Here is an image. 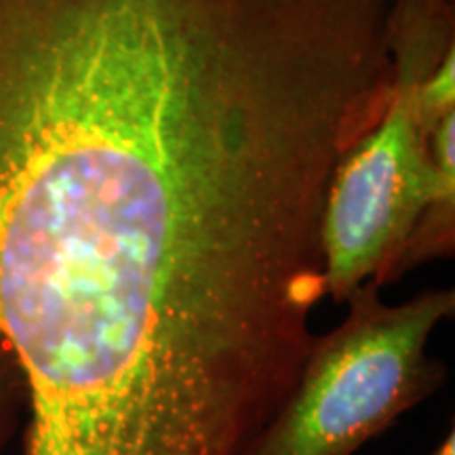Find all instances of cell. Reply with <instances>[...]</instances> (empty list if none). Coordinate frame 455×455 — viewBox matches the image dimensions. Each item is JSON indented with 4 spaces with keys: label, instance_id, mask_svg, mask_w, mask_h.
I'll return each instance as SVG.
<instances>
[{
    "label": "cell",
    "instance_id": "obj_1",
    "mask_svg": "<svg viewBox=\"0 0 455 455\" xmlns=\"http://www.w3.org/2000/svg\"><path fill=\"white\" fill-rule=\"evenodd\" d=\"M455 44V0H390L392 83L378 124L341 158L321 218L325 298L392 283L415 221L455 181V114L430 131L419 87Z\"/></svg>",
    "mask_w": 455,
    "mask_h": 455
},
{
    "label": "cell",
    "instance_id": "obj_4",
    "mask_svg": "<svg viewBox=\"0 0 455 455\" xmlns=\"http://www.w3.org/2000/svg\"><path fill=\"white\" fill-rule=\"evenodd\" d=\"M21 409H26L24 379L13 355L0 341V455H4L13 439Z\"/></svg>",
    "mask_w": 455,
    "mask_h": 455
},
{
    "label": "cell",
    "instance_id": "obj_5",
    "mask_svg": "<svg viewBox=\"0 0 455 455\" xmlns=\"http://www.w3.org/2000/svg\"><path fill=\"white\" fill-rule=\"evenodd\" d=\"M435 455H455V432L449 430L445 441L441 443V447L436 449Z\"/></svg>",
    "mask_w": 455,
    "mask_h": 455
},
{
    "label": "cell",
    "instance_id": "obj_3",
    "mask_svg": "<svg viewBox=\"0 0 455 455\" xmlns=\"http://www.w3.org/2000/svg\"><path fill=\"white\" fill-rule=\"evenodd\" d=\"M418 98L422 121L430 131L439 127L449 114H455V44L428 74L419 87Z\"/></svg>",
    "mask_w": 455,
    "mask_h": 455
},
{
    "label": "cell",
    "instance_id": "obj_2",
    "mask_svg": "<svg viewBox=\"0 0 455 455\" xmlns=\"http://www.w3.org/2000/svg\"><path fill=\"white\" fill-rule=\"evenodd\" d=\"M344 304L346 316L315 335L293 388L244 455H355L445 382L428 346L455 315L451 287L388 304L379 284L365 283Z\"/></svg>",
    "mask_w": 455,
    "mask_h": 455
}]
</instances>
